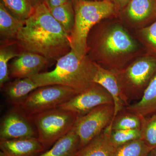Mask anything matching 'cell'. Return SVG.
<instances>
[{
	"mask_svg": "<svg viewBox=\"0 0 156 156\" xmlns=\"http://www.w3.org/2000/svg\"><path fill=\"white\" fill-rule=\"evenodd\" d=\"M23 52H31L57 61L71 50L69 35L50 13L46 2L34 7L17 34Z\"/></svg>",
	"mask_w": 156,
	"mask_h": 156,
	"instance_id": "6da1fadb",
	"label": "cell"
},
{
	"mask_svg": "<svg viewBox=\"0 0 156 156\" xmlns=\"http://www.w3.org/2000/svg\"><path fill=\"white\" fill-rule=\"evenodd\" d=\"M100 23L89 32L87 55L107 69H122L137 53L138 44L122 25L112 24L106 27Z\"/></svg>",
	"mask_w": 156,
	"mask_h": 156,
	"instance_id": "7a4b0ae2",
	"label": "cell"
},
{
	"mask_svg": "<svg viewBox=\"0 0 156 156\" xmlns=\"http://www.w3.org/2000/svg\"><path fill=\"white\" fill-rule=\"evenodd\" d=\"M96 71L95 62L89 56L81 57L71 50L57 60L53 70L30 78L39 87L61 85L79 93L93 83Z\"/></svg>",
	"mask_w": 156,
	"mask_h": 156,
	"instance_id": "3957f363",
	"label": "cell"
},
{
	"mask_svg": "<svg viewBox=\"0 0 156 156\" xmlns=\"http://www.w3.org/2000/svg\"><path fill=\"white\" fill-rule=\"evenodd\" d=\"M75 21L69 35L71 50L81 57L87 56V38L98 23L114 14L115 5L110 0H76L73 2Z\"/></svg>",
	"mask_w": 156,
	"mask_h": 156,
	"instance_id": "277c9868",
	"label": "cell"
},
{
	"mask_svg": "<svg viewBox=\"0 0 156 156\" xmlns=\"http://www.w3.org/2000/svg\"><path fill=\"white\" fill-rule=\"evenodd\" d=\"M80 116L75 112L56 108L29 118L46 148L73 130Z\"/></svg>",
	"mask_w": 156,
	"mask_h": 156,
	"instance_id": "5b68a950",
	"label": "cell"
},
{
	"mask_svg": "<svg viewBox=\"0 0 156 156\" xmlns=\"http://www.w3.org/2000/svg\"><path fill=\"white\" fill-rule=\"evenodd\" d=\"M115 71L122 92L129 103L139 100L156 73V56L140 57Z\"/></svg>",
	"mask_w": 156,
	"mask_h": 156,
	"instance_id": "8992f818",
	"label": "cell"
},
{
	"mask_svg": "<svg viewBox=\"0 0 156 156\" xmlns=\"http://www.w3.org/2000/svg\"><path fill=\"white\" fill-rule=\"evenodd\" d=\"M69 87L51 85L39 87L31 92L19 108L28 117L58 108L78 94Z\"/></svg>",
	"mask_w": 156,
	"mask_h": 156,
	"instance_id": "52a82bcc",
	"label": "cell"
},
{
	"mask_svg": "<svg viewBox=\"0 0 156 156\" xmlns=\"http://www.w3.org/2000/svg\"><path fill=\"white\" fill-rule=\"evenodd\" d=\"M114 112V104H108L80 116L73 130L80 137V148L110 125Z\"/></svg>",
	"mask_w": 156,
	"mask_h": 156,
	"instance_id": "ba28073f",
	"label": "cell"
},
{
	"mask_svg": "<svg viewBox=\"0 0 156 156\" xmlns=\"http://www.w3.org/2000/svg\"><path fill=\"white\" fill-rule=\"evenodd\" d=\"M112 103L114 104L113 100L110 94L100 85L93 83L58 108L75 112L82 116L100 105Z\"/></svg>",
	"mask_w": 156,
	"mask_h": 156,
	"instance_id": "9c48e42d",
	"label": "cell"
},
{
	"mask_svg": "<svg viewBox=\"0 0 156 156\" xmlns=\"http://www.w3.org/2000/svg\"><path fill=\"white\" fill-rule=\"evenodd\" d=\"M14 108L1 121L0 140L37 137L30 119L19 108Z\"/></svg>",
	"mask_w": 156,
	"mask_h": 156,
	"instance_id": "30bf717a",
	"label": "cell"
},
{
	"mask_svg": "<svg viewBox=\"0 0 156 156\" xmlns=\"http://www.w3.org/2000/svg\"><path fill=\"white\" fill-rule=\"evenodd\" d=\"M95 64L96 71L93 82L103 87L112 98L115 108L113 120L130 104L122 92L116 71L107 69L96 62Z\"/></svg>",
	"mask_w": 156,
	"mask_h": 156,
	"instance_id": "8fae6325",
	"label": "cell"
},
{
	"mask_svg": "<svg viewBox=\"0 0 156 156\" xmlns=\"http://www.w3.org/2000/svg\"><path fill=\"white\" fill-rule=\"evenodd\" d=\"M50 61L37 53L22 52L10 64L9 76L15 79L31 77L41 73Z\"/></svg>",
	"mask_w": 156,
	"mask_h": 156,
	"instance_id": "7c38bea8",
	"label": "cell"
},
{
	"mask_svg": "<svg viewBox=\"0 0 156 156\" xmlns=\"http://www.w3.org/2000/svg\"><path fill=\"white\" fill-rule=\"evenodd\" d=\"M45 149L37 137L0 140V149L7 156H38Z\"/></svg>",
	"mask_w": 156,
	"mask_h": 156,
	"instance_id": "4fadbf2b",
	"label": "cell"
},
{
	"mask_svg": "<svg viewBox=\"0 0 156 156\" xmlns=\"http://www.w3.org/2000/svg\"><path fill=\"white\" fill-rule=\"evenodd\" d=\"M126 15L131 25L144 27L156 19V0H131L127 5Z\"/></svg>",
	"mask_w": 156,
	"mask_h": 156,
	"instance_id": "5bb4252c",
	"label": "cell"
},
{
	"mask_svg": "<svg viewBox=\"0 0 156 156\" xmlns=\"http://www.w3.org/2000/svg\"><path fill=\"white\" fill-rule=\"evenodd\" d=\"M39 88L30 78L16 79L3 87L7 101L15 108H19L29 95Z\"/></svg>",
	"mask_w": 156,
	"mask_h": 156,
	"instance_id": "9a60e30c",
	"label": "cell"
},
{
	"mask_svg": "<svg viewBox=\"0 0 156 156\" xmlns=\"http://www.w3.org/2000/svg\"><path fill=\"white\" fill-rule=\"evenodd\" d=\"M109 126L81 148L76 156H111L115 147L110 138Z\"/></svg>",
	"mask_w": 156,
	"mask_h": 156,
	"instance_id": "2e32d148",
	"label": "cell"
},
{
	"mask_svg": "<svg viewBox=\"0 0 156 156\" xmlns=\"http://www.w3.org/2000/svg\"><path fill=\"white\" fill-rule=\"evenodd\" d=\"M126 110L145 118L156 113V73L137 102L126 107Z\"/></svg>",
	"mask_w": 156,
	"mask_h": 156,
	"instance_id": "e0dca14e",
	"label": "cell"
},
{
	"mask_svg": "<svg viewBox=\"0 0 156 156\" xmlns=\"http://www.w3.org/2000/svg\"><path fill=\"white\" fill-rule=\"evenodd\" d=\"M80 148V137L73 129L57 140L49 150L38 156H76Z\"/></svg>",
	"mask_w": 156,
	"mask_h": 156,
	"instance_id": "ac0fdd59",
	"label": "cell"
},
{
	"mask_svg": "<svg viewBox=\"0 0 156 156\" xmlns=\"http://www.w3.org/2000/svg\"><path fill=\"white\" fill-rule=\"evenodd\" d=\"M0 47V87L3 88L10 79L9 62L23 52L16 40L1 41Z\"/></svg>",
	"mask_w": 156,
	"mask_h": 156,
	"instance_id": "d6986e66",
	"label": "cell"
},
{
	"mask_svg": "<svg viewBox=\"0 0 156 156\" xmlns=\"http://www.w3.org/2000/svg\"><path fill=\"white\" fill-rule=\"evenodd\" d=\"M25 23L13 16L0 3V35L2 41L16 40L20 29Z\"/></svg>",
	"mask_w": 156,
	"mask_h": 156,
	"instance_id": "ffe728a7",
	"label": "cell"
},
{
	"mask_svg": "<svg viewBox=\"0 0 156 156\" xmlns=\"http://www.w3.org/2000/svg\"><path fill=\"white\" fill-rule=\"evenodd\" d=\"M143 118L125 108L117 114L109 126L112 131L140 129Z\"/></svg>",
	"mask_w": 156,
	"mask_h": 156,
	"instance_id": "44dd1931",
	"label": "cell"
},
{
	"mask_svg": "<svg viewBox=\"0 0 156 156\" xmlns=\"http://www.w3.org/2000/svg\"><path fill=\"white\" fill-rule=\"evenodd\" d=\"M50 10L53 17L69 36L73 30L75 21V12L72 2L70 1Z\"/></svg>",
	"mask_w": 156,
	"mask_h": 156,
	"instance_id": "7402d4cb",
	"label": "cell"
},
{
	"mask_svg": "<svg viewBox=\"0 0 156 156\" xmlns=\"http://www.w3.org/2000/svg\"><path fill=\"white\" fill-rule=\"evenodd\" d=\"M1 2L13 16L21 21H25L34 11L29 0H1Z\"/></svg>",
	"mask_w": 156,
	"mask_h": 156,
	"instance_id": "603a6c76",
	"label": "cell"
},
{
	"mask_svg": "<svg viewBox=\"0 0 156 156\" xmlns=\"http://www.w3.org/2000/svg\"><path fill=\"white\" fill-rule=\"evenodd\" d=\"M151 149L139 139L115 147L111 156H146Z\"/></svg>",
	"mask_w": 156,
	"mask_h": 156,
	"instance_id": "cb8c5ba5",
	"label": "cell"
},
{
	"mask_svg": "<svg viewBox=\"0 0 156 156\" xmlns=\"http://www.w3.org/2000/svg\"><path fill=\"white\" fill-rule=\"evenodd\" d=\"M140 131L144 143L151 148L156 147V113L143 118Z\"/></svg>",
	"mask_w": 156,
	"mask_h": 156,
	"instance_id": "d4e9b609",
	"label": "cell"
},
{
	"mask_svg": "<svg viewBox=\"0 0 156 156\" xmlns=\"http://www.w3.org/2000/svg\"><path fill=\"white\" fill-rule=\"evenodd\" d=\"M110 138L114 147H116L128 142L141 139V131L140 129L111 130Z\"/></svg>",
	"mask_w": 156,
	"mask_h": 156,
	"instance_id": "484cf974",
	"label": "cell"
},
{
	"mask_svg": "<svg viewBox=\"0 0 156 156\" xmlns=\"http://www.w3.org/2000/svg\"><path fill=\"white\" fill-rule=\"evenodd\" d=\"M138 34L148 50L156 55V19L151 25L140 29Z\"/></svg>",
	"mask_w": 156,
	"mask_h": 156,
	"instance_id": "4316f807",
	"label": "cell"
},
{
	"mask_svg": "<svg viewBox=\"0 0 156 156\" xmlns=\"http://www.w3.org/2000/svg\"><path fill=\"white\" fill-rule=\"evenodd\" d=\"M71 0H46V3L49 9L61 5Z\"/></svg>",
	"mask_w": 156,
	"mask_h": 156,
	"instance_id": "83f0119b",
	"label": "cell"
},
{
	"mask_svg": "<svg viewBox=\"0 0 156 156\" xmlns=\"http://www.w3.org/2000/svg\"><path fill=\"white\" fill-rule=\"evenodd\" d=\"M114 2V5L115 4L117 6L121 8L127 6L131 0H113Z\"/></svg>",
	"mask_w": 156,
	"mask_h": 156,
	"instance_id": "f1b7e54d",
	"label": "cell"
},
{
	"mask_svg": "<svg viewBox=\"0 0 156 156\" xmlns=\"http://www.w3.org/2000/svg\"><path fill=\"white\" fill-rule=\"evenodd\" d=\"M33 7L46 2V0H29Z\"/></svg>",
	"mask_w": 156,
	"mask_h": 156,
	"instance_id": "f546056e",
	"label": "cell"
},
{
	"mask_svg": "<svg viewBox=\"0 0 156 156\" xmlns=\"http://www.w3.org/2000/svg\"><path fill=\"white\" fill-rule=\"evenodd\" d=\"M146 156H156V147L152 149Z\"/></svg>",
	"mask_w": 156,
	"mask_h": 156,
	"instance_id": "4dcf8cb0",
	"label": "cell"
},
{
	"mask_svg": "<svg viewBox=\"0 0 156 156\" xmlns=\"http://www.w3.org/2000/svg\"><path fill=\"white\" fill-rule=\"evenodd\" d=\"M0 156H7L2 151H0Z\"/></svg>",
	"mask_w": 156,
	"mask_h": 156,
	"instance_id": "1f68e13d",
	"label": "cell"
},
{
	"mask_svg": "<svg viewBox=\"0 0 156 156\" xmlns=\"http://www.w3.org/2000/svg\"><path fill=\"white\" fill-rule=\"evenodd\" d=\"M76 1V0H71L72 2H75V1Z\"/></svg>",
	"mask_w": 156,
	"mask_h": 156,
	"instance_id": "d6a6232c",
	"label": "cell"
}]
</instances>
